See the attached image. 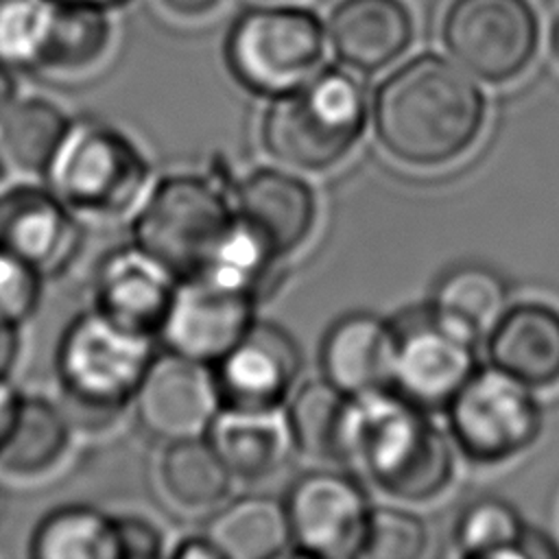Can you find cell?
Masks as SVG:
<instances>
[{"mask_svg":"<svg viewBox=\"0 0 559 559\" xmlns=\"http://www.w3.org/2000/svg\"><path fill=\"white\" fill-rule=\"evenodd\" d=\"M349 397L325 378L308 380L286 402L290 443L306 456L338 463V443Z\"/></svg>","mask_w":559,"mask_h":559,"instance_id":"83f0119b","label":"cell"},{"mask_svg":"<svg viewBox=\"0 0 559 559\" xmlns=\"http://www.w3.org/2000/svg\"><path fill=\"white\" fill-rule=\"evenodd\" d=\"M46 275L0 247V317L24 325L37 312L44 295Z\"/></svg>","mask_w":559,"mask_h":559,"instance_id":"d6a6232c","label":"cell"},{"mask_svg":"<svg viewBox=\"0 0 559 559\" xmlns=\"http://www.w3.org/2000/svg\"><path fill=\"white\" fill-rule=\"evenodd\" d=\"M325 37L343 66L378 72L413 41V17L402 0H341L330 11Z\"/></svg>","mask_w":559,"mask_h":559,"instance_id":"ffe728a7","label":"cell"},{"mask_svg":"<svg viewBox=\"0 0 559 559\" xmlns=\"http://www.w3.org/2000/svg\"><path fill=\"white\" fill-rule=\"evenodd\" d=\"M236 223L234 201L214 177L173 173L133 212L131 242L177 280L201 275Z\"/></svg>","mask_w":559,"mask_h":559,"instance_id":"5b68a950","label":"cell"},{"mask_svg":"<svg viewBox=\"0 0 559 559\" xmlns=\"http://www.w3.org/2000/svg\"><path fill=\"white\" fill-rule=\"evenodd\" d=\"M371 116L365 85L345 68H319L304 85L275 96L260 124L266 153L282 166L323 173L360 142Z\"/></svg>","mask_w":559,"mask_h":559,"instance_id":"3957f363","label":"cell"},{"mask_svg":"<svg viewBox=\"0 0 559 559\" xmlns=\"http://www.w3.org/2000/svg\"><path fill=\"white\" fill-rule=\"evenodd\" d=\"M445 415L452 443L478 465L511 461L537 441L544 426L533 389L491 365L469 376Z\"/></svg>","mask_w":559,"mask_h":559,"instance_id":"ba28073f","label":"cell"},{"mask_svg":"<svg viewBox=\"0 0 559 559\" xmlns=\"http://www.w3.org/2000/svg\"><path fill=\"white\" fill-rule=\"evenodd\" d=\"M114 26L107 9L50 0L35 72L79 74L94 68L109 50Z\"/></svg>","mask_w":559,"mask_h":559,"instance_id":"7402d4cb","label":"cell"},{"mask_svg":"<svg viewBox=\"0 0 559 559\" xmlns=\"http://www.w3.org/2000/svg\"><path fill=\"white\" fill-rule=\"evenodd\" d=\"M489 365L528 389L559 384V308L528 299L507 306L485 341Z\"/></svg>","mask_w":559,"mask_h":559,"instance_id":"d6986e66","label":"cell"},{"mask_svg":"<svg viewBox=\"0 0 559 559\" xmlns=\"http://www.w3.org/2000/svg\"><path fill=\"white\" fill-rule=\"evenodd\" d=\"M72 439L74 419L63 404L24 393L0 443V474L13 480H37L66 461Z\"/></svg>","mask_w":559,"mask_h":559,"instance_id":"44dd1931","label":"cell"},{"mask_svg":"<svg viewBox=\"0 0 559 559\" xmlns=\"http://www.w3.org/2000/svg\"><path fill=\"white\" fill-rule=\"evenodd\" d=\"M170 13L181 15V17H197L214 7L221 4V0H159Z\"/></svg>","mask_w":559,"mask_h":559,"instance_id":"ab89813d","label":"cell"},{"mask_svg":"<svg viewBox=\"0 0 559 559\" xmlns=\"http://www.w3.org/2000/svg\"><path fill=\"white\" fill-rule=\"evenodd\" d=\"M255 299L205 275L179 280L157 338L168 352L212 367L253 325Z\"/></svg>","mask_w":559,"mask_h":559,"instance_id":"4fadbf2b","label":"cell"},{"mask_svg":"<svg viewBox=\"0 0 559 559\" xmlns=\"http://www.w3.org/2000/svg\"><path fill=\"white\" fill-rule=\"evenodd\" d=\"M236 218L277 258L299 251L317 225L310 183L286 168H255L234 190Z\"/></svg>","mask_w":559,"mask_h":559,"instance_id":"e0dca14e","label":"cell"},{"mask_svg":"<svg viewBox=\"0 0 559 559\" xmlns=\"http://www.w3.org/2000/svg\"><path fill=\"white\" fill-rule=\"evenodd\" d=\"M452 439L428 411L386 389L349 397L338 463L360 472L382 493L400 502H428L454 478Z\"/></svg>","mask_w":559,"mask_h":559,"instance_id":"7a4b0ae2","label":"cell"},{"mask_svg":"<svg viewBox=\"0 0 559 559\" xmlns=\"http://www.w3.org/2000/svg\"><path fill=\"white\" fill-rule=\"evenodd\" d=\"M441 39L476 81L509 83L535 59L539 20L528 0H452Z\"/></svg>","mask_w":559,"mask_h":559,"instance_id":"9c48e42d","label":"cell"},{"mask_svg":"<svg viewBox=\"0 0 559 559\" xmlns=\"http://www.w3.org/2000/svg\"><path fill=\"white\" fill-rule=\"evenodd\" d=\"M50 0L0 2V59L11 68L33 70Z\"/></svg>","mask_w":559,"mask_h":559,"instance_id":"1f68e13d","label":"cell"},{"mask_svg":"<svg viewBox=\"0 0 559 559\" xmlns=\"http://www.w3.org/2000/svg\"><path fill=\"white\" fill-rule=\"evenodd\" d=\"M325 28L301 7H255L245 11L225 39L231 76L260 96H282L304 85L323 61Z\"/></svg>","mask_w":559,"mask_h":559,"instance_id":"52a82bcc","label":"cell"},{"mask_svg":"<svg viewBox=\"0 0 559 559\" xmlns=\"http://www.w3.org/2000/svg\"><path fill=\"white\" fill-rule=\"evenodd\" d=\"M133 408L140 426L166 443L201 435L221 411L212 367L168 349L155 354Z\"/></svg>","mask_w":559,"mask_h":559,"instance_id":"9a60e30c","label":"cell"},{"mask_svg":"<svg viewBox=\"0 0 559 559\" xmlns=\"http://www.w3.org/2000/svg\"><path fill=\"white\" fill-rule=\"evenodd\" d=\"M371 509L354 476L336 469L306 472L290 485L284 500L290 546L306 557H360Z\"/></svg>","mask_w":559,"mask_h":559,"instance_id":"8fae6325","label":"cell"},{"mask_svg":"<svg viewBox=\"0 0 559 559\" xmlns=\"http://www.w3.org/2000/svg\"><path fill=\"white\" fill-rule=\"evenodd\" d=\"M430 308L480 338L507 308V286L491 269L463 264L439 280Z\"/></svg>","mask_w":559,"mask_h":559,"instance_id":"f1b7e54d","label":"cell"},{"mask_svg":"<svg viewBox=\"0 0 559 559\" xmlns=\"http://www.w3.org/2000/svg\"><path fill=\"white\" fill-rule=\"evenodd\" d=\"M524 533L526 522L511 502L485 496L461 511L452 531V544L461 557L522 559Z\"/></svg>","mask_w":559,"mask_h":559,"instance_id":"f546056e","label":"cell"},{"mask_svg":"<svg viewBox=\"0 0 559 559\" xmlns=\"http://www.w3.org/2000/svg\"><path fill=\"white\" fill-rule=\"evenodd\" d=\"M114 531L118 559H155L164 555V533L142 515H114Z\"/></svg>","mask_w":559,"mask_h":559,"instance_id":"836d02e7","label":"cell"},{"mask_svg":"<svg viewBox=\"0 0 559 559\" xmlns=\"http://www.w3.org/2000/svg\"><path fill=\"white\" fill-rule=\"evenodd\" d=\"M485 116L487 103L476 79L435 52L393 70L371 100L378 144L413 168H439L463 157L478 142Z\"/></svg>","mask_w":559,"mask_h":559,"instance_id":"6da1fadb","label":"cell"},{"mask_svg":"<svg viewBox=\"0 0 559 559\" xmlns=\"http://www.w3.org/2000/svg\"><path fill=\"white\" fill-rule=\"evenodd\" d=\"M535 557L555 559V557H559V546L542 528L526 526V533L522 539V559H535Z\"/></svg>","mask_w":559,"mask_h":559,"instance_id":"d590c367","label":"cell"},{"mask_svg":"<svg viewBox=\"0 0 559 559\" xmlns=\"http://www.w3.org/2000/svg\"><path fill=\"white\" fill-rule=\"evenodd\" d=\"M22 356V325L0 317V378H11Z\"/></svg>","mask_w":559,"mask_h":559,"instance_id":"e575fe53","label":"cell"},{"mask_svg":"<svg viewBox=\"0 0 559 559\" xmlns=\"http://www.w3.org/2000/svg\"><path fill=\"white\" fill-rule=\"evenodd\" d=\"M24 391H20L11 378H0V443L17 413Z\"/></svg>","mask_w":559,"mask_h":559,"instance_id":"8d00e7d4","label":"cell"},{"mask_svg":"<svg viewBox=\"0 0 559 559\" xmlns=\"http://www.w3.org/2000/svg\"><path fill=\"white\" fill-rule=\"evenodd\" d=\"M63 2H79V4H92V7H100V9H111V7H120L129 0H63Z\"/></svg>","mask_w":559,"mask_h":559,"instance_id":"7bdbcfd3","label":"cell"},{"mask_svg":"<svg viewBox=\"0 0 559 559\" xmlns=\"http://www.w3.org/2000/svg\"><path fill=\"white\" fill-rule=\"evenodd\" d=\"M173 557L179 559H221L214 544L207 539V535H190L177 542L173 548Z\"/></svg>","mask_w":559,"mask_h":559,"instance_id":"74e56055","label":"cell"},{"mask_svg":"<svg viewBox=\"0 0 559 559\" xmlns=\"http://www.w3.org/2000/svg\"><path fill=\"white\" fill-rule=\"evenodd\" d=\"M397 330L373 312H349L336 319L319 349L321 378L347 397L393 389Z\"/></svg>","mask_w":559,"mask_h":559,"instance_id":"ac0fdd59","label":"cell"},{"mask_svg":"<svg viewBox=\"0 0 559 559\" xmlns=\"http://www.w3.org/2000/svg\"><path fill=\"white\" fill-rule=\"evenodd\" d=\"M301 365L295 336L273 321L255 319L245 336L212 365L221 408L280 413L295 391Z\"/></svg>","mask_w":559,"mask_h":559,"instance_id":"7c38bea8","label":"cell"},{"mask_svg":"<svg viewBox=\"0 0 559 559\" xmlns=\"http://www.w3.org/2000/svg\"><path fill=\"white\" fill-rule=\"evenodd\" d=\"M221 559H269L290 546L284 502L249 493L227 502L205 528Z\"/></svg>","mask_w":559,"mask_h":559,"instance_id":"cb8c5ba5","label":"cell"},{"mask_svg":"<svg viewBox=\"0 0 559 559\" xmlns=\"http://www.w3.org/2000/svg\"><path fill=\"white\" fill-rule=\"evenodd\" d=\"M26 555L33 559H118L114 515L81 502L52 507L35 522Z\"/></svg>","mask_w":559,"mask_h":559,"instance_id":"484cf974","label":"cell"},{"mask_svg":"<svg viewBox=\"0 0 559 559\" xmlns=\"http://www.w3.org/2000/svg\"><path fill=\"white\" fill-rule=\"evenodd\" d=\"M428 548L426 522L400 507H373L360 557L415 559Z\"/></svg>","mask_w":559,"mask_h":559,"instance_id":"4dcf8cb0","label":"cell"},{"mask_svg":"<svg viewBox=\"0 0 559 559\" xmlns=\"http://www.w3.org/2000/svg\"><path fill=\"white\" fill-rule=\"evenodd\" d=\"M231 478L210 439L199 435L168 441L159 459V483L166 496L188 511L221 504L229 493Z\"/></svg>","mask_w":559,"mask_h":559,"instance_id":"4316f807","label":"cell"},{"mask_svg":"<svg viewBox=\"0 0 559 559\" xmlns=\"http://www.w3.org/2000/svg\"><path fill=\"white\" fill-rule=\"evenodd\" d=\"M548 46H550V52L555 57V61L559 63V15L552 20L550 24V35H548Z\"/></svg>","mask_w":559,"mask_h":559,"instance_id":"60d3db41","label":"cell"},{"mask_svg":"<svg viewBox=\"0 0 559 559\" xmlns=\"http://www.w3.org/2000/svg\"><path fill=\"white\" fill-rule=\"evenodd\" d=\"M72 122L66 109L46 96H17L0 118V146L13 170L41 179Z\"/></svg>","mask_w":559,"mask_h":559,"instance_id":"d4e9b609","label":"cell"},{"mask_svg":"<svg viewBox=\"0 0 559 559\" xmlns=\"http://www.w3.org/2000/svg\"><path fill=\"white\" fill-rule=\"evenodd\" d=\"M0 2H2V0H0Z\"/></svg>","mask_w":559,"mask_h":559,"instance_id":"ee69618b","label":"cell"},{"mask_svg":"<svg viewBox=\"0 0 559 559\" xmlns=\"http://www.w3.org/2000/svg\"><path fill=\"white\" fill-rule=\"evenodd\" d=\"M41 179L81 223L118 221L148 192L151 164L118 127L74 120Z\"/></svg>","mask_w":559,"mask_h":559,"instance_id":"8992f818","label":"cell"},{"mask_svg":"<svg viewBox=\"0 0 559 559\" xmlns=\"http://www.w3.org/2000/svg\"><path fill=\"white\" fill-rule=\"evenodd\" d=\"M205 432L231 476L240 480H262L275 474L290 445L286 421L277 413L221 408Z\"/></svg>","mask_w":559,"mask_h":559,"instance_id":"603a6c76","label":"cell"},{"mask_svg":"<svg viewBox=\"0 0 559 559\" xmlns=\"http://www.w3.org/2000/svg\"><path fill=\"white\" fill-rule=\"evenodd\" d=\"M179 280L153 255L129 242L107 251L92 280V306L114 325L157 338Z\"/></svg>","mask_w":559,"mask_h":559,"instance_id":"5bb4252c","label":"cell"},{"mask_svg":"<svg viewBox=\"0 0 559 559\" xmlns=\"http://www.w3.org/2000/svg\"><path fill=\"white\" fill-rule=\"evenodd\" d=\"M79 245L81 221L44 179L0 188V247L50 277L74 258Z\"/></svg>","mask_w":559,"mask_h":559,"instance_id":"2e32d148","label":"cell"},{"mask_svg":"<svg viewBox=\"0 0 559 559\" xmlns=\"http://www.w3.org/2000/svg\"><path fill=\"white\" fill-rule=\"evenodd\" d=\"M17 96H20V90H17L15 68H11L7 61L0 59V118Z\"/></svg>","mask_w":559,"mask_h":559,"instance_id":"f35d334b","label":"cell"},{"mask_svg":"<svg viewBox=\"0 0 559 559\" xmlns=\"http://www.w3.org/2000/svg\"><path fill=\"white\" fill-rule=\"evenodd\" d=\"M11 173H13V166H11L9 157L4 155V151H2V146H0V188H4V186L9 183Z\"/></svg>","mask_w":559,"mask_h":559,"instance_id":"b9f144b4","label":"cell"},{"mask_svg":"<svg viewBox=\"0 0 559 559\" xmlns=\"http://www.w3.org/2000/svg\"><path fill=\"white\" fill-rule=\"evenodd\" d=\"M393 323L397 330L393 391L428 413L445 411L478 369V338L443 319L430 304Z\"/></svg>","mask_w":559,"mask_h":559,"instance_id":"30bf717a","label":"cell"},{"mask_svg":"<svg viewBox=\"0 0 559 559\" xmlns=\"http://www.w3.org/2000/svg\"><path fill=\"white\" fill-rule=\"evenodd\" d=\"M155 341L127 332L94 308L76 312L55 345V378L66 411L111 421L129 404L155 358Z\"/></svg>","mask_w":559,"mask_h":559,"instance_id":"277c9868","label":"cell"}]
</instances>
